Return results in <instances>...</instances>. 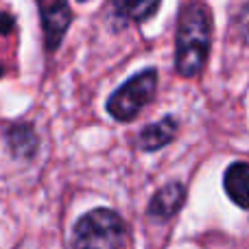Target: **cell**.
Masks as SVG:
<instances>
[{
  "instance_id": "3",
  "label": "cell",
  "mask_w": 249,
  "mask_h": 249,
  "mask_svg": "<svg viewBox=\"0 0 249 249\" xmlns=\"http://www.w3.org/2000/svg\"><path fill=\"white\" fill-rule=\"evenodd\" d=\"M155 90H158V70H140L107 99V112L121 123L133 121L142 112V107L153 101Z\"/></svg>"
},
{
  "instance_id": "1",
  "label": "cell",
  "mask_w": 249,
  "mask_h": 249,
  "mask_svg": "<svg viewBox=\"0 0 249 249\" xmlns=\"http://www.w3.org/2000/svg\"><path fill=\"white\" fill-rule=\"evenodd\" d=\"M212 44V13L206 2L193 0L179 13L175 35V70L190 79L203 70Z\"/></svg>"
},
{
  "instance_id": "11",
  "label": "cell",
  "mask_w": 249,
  "mask_h": 249,
  "mask_svg": "<svg viewBox=\"0 0 249 249\" xmlns=\"http://www.w3.org/2000/svg\"><path fill=\"white\" fill-rule=\"evenodd\" d=\"M11 26H13L11 16H9V13H2V16H0V31H2V33H9Z\"/></svg>"
},
{
  "instance_id": "5",
  "label": "cell",
  "mask_w": 249,
  "mask_h": 249,
  "mask_svg": "<svg viewBox=\"0 0 249 249\" xmlns=\"http://www.w3.org/2000/svg\"><path fill=\"white\" fill-rule=\"evenodd\" d=\"M184 201H186V186L181 184V181H168L166 186H162V188L151 197L146 214H149L151 219L166 221L181 210Z\"/></svg>"
},
{
  "instance_id": "9",
  "label": "cell",
  "mask_w": 249,
  "mask_h": 249,
  "mask_svg": "<svg viewBox=\"0 0 249 249\" xmlns=\"http://www.w3.org/2000/svg\"><path fill=\"white\" fill-rule=\"evenodd\" d=\"M162 0H123L121 11L124 18L133 22H144L149 18H153L160 9Z\"/></svg>"
},
{
  "instance_id": "12",
  "label": "cell",
  "mask_w": 249,
  "mask_h": 249,
  "mask_svg": "<svg viewBox=\"0 0 249 249\" xmlns=\"http://www.w3.org/2000/svg\"><path fill=\"white\" fill-rule=\"evenodd\" d=\"M81 2H86V0H81Z\"/></svg>"
},
{
  "instance_id": "8",
  "label": "cell",
  "mask_w": 249,
  "mask_h": 249,
  "mask_svg": "<svg viewBox=\"0 0 249 249\" xmlns=\"http://www.w3.org/2000/svg\"><path fill=\"white\" fill-rule=\"evenodd\" d=\"M9 142H11L13 153L22 155V158H31L35 153V146H37L35 131L31 127H26V124H16L9 131Z\"/></svg>"
},
{
  "instance_id": "10",
  "label": "cell",
  "mask_w": 249,
  "mask_h": 249,
  "mask_svg": "<svg viewBox=\"0 0 249 249\" xmlns=\"http://www.w3.org/2000/svg\"><path fill=\"white\" fill-rule=\"evenodd\" d=\"M236 33L241 35V39L245 44H249V0L245 2V7L238 11V16H236Z\"/></svg>"
},
{
  "instance_id": "7",
  "label": "cell",
  "mask_w": 249,
  "mask_h": 249,
  "mask_svg": "<svg viewBox=\"0 0 249 249\" xmlns=\"http://www.w3.org/2000/svg\"><path fill=\"white\" fill-rule=\"evenodd\" d=\"M223 188L238 208L249 210V162L230 164L223 177Z\"/></svg>"
},
{
  "instance_id": "2",
  "label": "cell",
  "mask_w": 249,
  "mask_h": 249,
  "mask_svg": "<svg viewBox=\"0 0 249 249\" xmlns=\"http://www.w3.org/2000/svg\"><path fill=\"white\" fill-rule=\"evenodd\" d=\"M129 228L109 208H96L77 221L72 249H127Z\"/></svg>"
},
{
  "instance_id": "4",
  "label": "cell",
  "mask_w": 249,
  "mask_h": 249,
  "mask_svg": "<svg viewBox=\"0 0 249 249\" xmlns=\"http://www.w3.org/2000/svg\"><path fill=\"white\" fill-rule=\"evenodd\" d=\"M37 2L39 13H42L44 35H46V48L55 51L70 26L72 11L68 7V0H37Z\"/></svg>"
},
{
  "instance_id": "6",
  "label": "cell",
  "mask_w": 249,
  "mask_h": 249,
  "mask_svg": "<svg viewBox=\"0 0 249 249\" xmlns=\"http://www.w3.org/2000/svg\"><path fill=\"white\" fill-rule=\"evenodd\" d=\"M179 133V123H177L175 116H164L162 121L149 124L140 131L138 136V146L142 151H158L162 146L171 144L173 140Z\"/></svg>"
}]
</instances>
